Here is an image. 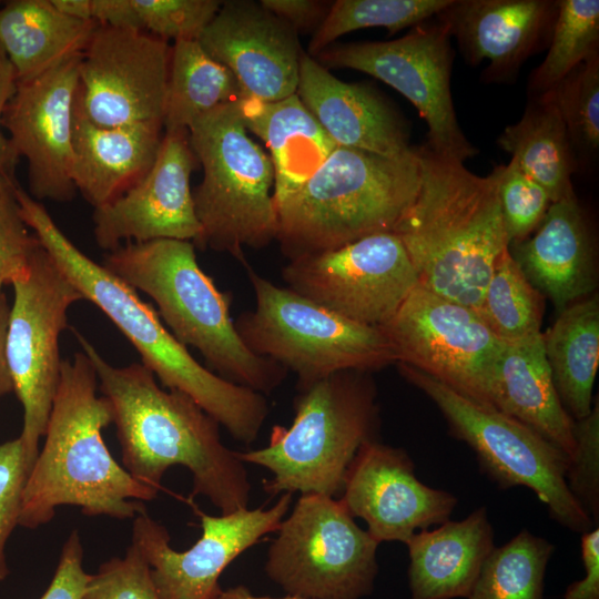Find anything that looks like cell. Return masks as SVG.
<instances>
[{"instance_id":"obj_50","label":"cell","mask_w":599,"mask_h":599,"mask_svg":"<svg viewBox=\"0 0 599 599\" xmlns=\"http://www.w3.org/2000/svg\"><path fill=\"white\" fill-rule=\"evenodd\" d=\"M63 14L79 20H90V0H51Z\"/></svg>"},{"instance_id":"obj_37","label":"cell","mask_w":599,"mask_h":599,"mask_svg":"<svg viewBox=\"0 0 599 599\" xmlns=\"http://www.w3.org/2000/svg\"><path fill=\"white\" fill-rule=\"evenodd\" d=\"M566 125L573 155L593 159L599 149V53L548 91Z\"/></svg>"},{"instance_id":"obj_38","label":"cell","mask_w":599,"mask_h":599,"mask_svg":"<svg viewBox=\"0 0 599 599\" xmlns=\"http://www.w3.org/2000/svg\"><path fill=\"white\" fill-rule=\"evenodd\" d=\"M498 196L508 244L529 236L552 203L546 190L524 173L514 159L504 164Z\"/></svg>"},{"instance_id":"obj_4","label":"cell","mask_w":599,"mask_h":599,"mask_svg":"<svg viewBox=\"0 0 599 599\" xmlns=\"http://www.w3.org/2000/svg\"><path fill=\"white\" fill-rule=\"evenodd\" d=\"M20 215L68 275L83 300L102 311L126 337L161 384L195 400L237 441L251 445L268 415L265 395L231 383L202 366L164 326L138 292L80 251L44 205L13 187Z\"/></svg>"},{"instance_id":"obj_43","label":"cell","mask_w":599,"mask_h":599,"mask_svg":"<svg viewBox=\"0 0 599 599\" xmlns=\"http://www.w3.org/2000/svg\"><path fill=\"white\" fill-rule=\"evenodd\" d=\"M0 189V300L2 287L12 284L28 268L41 242L20 215L12 183Z\"/></svg>"},{"instance_id":"obj_1","label":"cell","mask_w":599,"mask_h":599,"mask_svg":"<svg viewBox=\"0 0 599 599\" xmlns=\"http://www.w3.org/2000/svg\"><path fill=\"white\" fill-rule=\"evenodd\" d=\"M73 333L110 404L125 470L159 493L165 473L180 465L191 473V497H205L220 514L248 508L246 466L222 441L220 424L186 394L162 388L143 364L113 366Z\"/></svg>"},{"instance_id":"obj_5","label":"cell","mask_w":599,"mask_h":599,"mask_svg":"<svg viewBox=\"0 0 599 599\" xmlns=\"http://www.w3.org/2000/svg\"><path fill=\"white\" fill-rule=\"evenodd\" d=\"M102 265L151 297L172 335L196 348L216 375L265 396L284 382L287 370L254 354L240 337L232 297L200 267L192 242H129L110 251Z\"/></svg>"},{"instance_id":"obj_34","label":"cell","mask_w":599,"mask_h":599,"mask_svg":"<svg viewBox=\"0 0 599 599\" xmlns=\"http://www.w3.org/2000/svg\"><path fill=\"white\" fill-rule=\"evenodd\" d=\"M554 551L549 540L521 529L491 550L467 599H544Z\"/></svg>"},{"instance_id":"obj_25","label":"cell","mask_w":599,"mask_h":599,"mask_svg":"<svg viewBox=\"0 0 599 599\" xmlns=\"http://www.w3.org/2000/svg\"><path fill=\"white\" fill-rule=\"evenodd\" d=\"M162 125L100 126L84 113L78 93L72 113L73 183L93 209L141 181L162 142Z\"/></svg>"},{"instance_id":"obj_31","label":"cell","mask_w":599,"mask_h":599,"mask_svg":"<svg viewBox=\"0 0 599 599\" xmlns=\"http://www.w3.org/2000/svg\"><path fill=\"white\" fill-rule=\"evenodd\" d=\"M498 145L542 186L552 203L576 197L571 175L577 162L561 114L550 92L531 95L520 120L507 125Z\"/></svg>"},{"instance_id":"obj_32","label":"cell","mask_w":599,"mask_h":599,"mask_svg":"<svg viewBox=\"0 0 599 599\" xmlns=\"http://www.w3.org/2000/svg\"><path fill=\"white\" fill-rule=\"evenodd\" d=\"M237 80L197 40L175 41L164 103V131L187 130L200 116L238 99Z\"/></svg>"},{"instance_id":"obj_26","label":"cell","mask_w":599,"mask_h":599,"mask_svg":"<svg viewBox=\"0 0 599 599\" xmlns=\"http://www.w3.org/2000/svg\"><path fill=\"white\" fill-rule=\"evenodd\" d=\"M408 550L410 599H467L495 548L485 506L461 520H447L414 534Z\"/></svg>"},{"instance_id":"obj_28","label":"cell","mask_w":599,"mask_h":599,"mask_svg":"<svg viewBox=\"0 0 599 599\" xmlns=\"http://www.w3.org/2000/svg\"><path fill=\"white\" fill-rule=\"evenodd\" d=\"M237 104L246 130L261 138L274 169V201L294 194L337 148L297 94L265 102L241 95Z\"/></svg>"},{"instance_id":"obj_13","label":"cell","mask_w":599,"mask_h":599,"mask_svg":"<svg viewBox=\"0 0 599 599\" xmlns=\"http://www.w3.org/2000/svg\"><path fill=\"white\" fill-rule=\"evenodd\" d=\"M314 59L326 69L368 73L402 93L426 122L432 151L461 162L478 152L457 122L450 91L454 51L440 20L418 23L396 40L334 42Z\"/></svg>"},{"instance_id":"obj_44","label":"cell","mask_w":599,"mask_h":599,"mask_svg":"<svg viewBox=\"0 0 599 599\" xmlns=\"http://www.w3.org/2000/svg\"><path fill=\"white\" fill-rule=\"evenodd\" d=\"M83 568V547L78 530L67 538L53 578L40 599H82L90 579Z\"/></svg>"},{"instance_id":"obj_30","label":"cell","mask_w":599,"mask_h":599,"mask_svg":"<svg viewBox=\"0 0 599 599\" xmlns=\"http://www.w3.org/2000/svg\"><path fill=\"white\" fill-rule=\"evenodd\" d=\"M544 349L559 399L573 420L593 406L599 364V300L582 298L561 312L542 333Z\"/></svg>"},{"instance_id":"obj_23","label":"cell","mask_w":599,"mask_h":599,"mask_svg":"<svg viewBox=\"0 0 599 599\" xmlns=\"http://www.w3.org/2000/svg\"><path fill=\"white\" fill-rule=\"evenodd\" d=\"M296 94L337 146L386 158L414 152L399 113L375 90L344 82L303 52Z\"/></svg>"},{"instance_id":"obj_20","label":"cell","mask_w":599,"mask_h":599,"mask_svg":"<svg viewBox=\"0 0 599 599\" xmlns=\"http://www.w3.org/2000/svg\"><path fill=\"white\" fill-rule=\"evenodd\" d=\"M339 501L363 519L378 542L406 544L417 531L449 520L457 498L423 484L406 450L382 441L364 444L354 457Z\"/></svg>"},{"instance_id":"obj_11","label":"cell","mask_w":599,"mask_h":599,"mask_svg":"<svg viewBox=\"0 0 599 599\" xmlns=\"http://www.w3.org/2000/svg\"><path fill=\"white\" fill-rule=\"evenodd\" d=\"M378 545L338 498L300 495L276 530L264 571L287 595L362 599L375 587Z\"/></svg>"},{"instance_id":"obj_33","label":"cell","mask_w":599,"mask_h":599,"mask_svg":"<svg viewBox=\"0 0 599 599\" xmlns=\"http://www.w3.org/2000/svg\"><path fill=\"white\" fill-rule=\"evenodd\" d=\"M477 313L504 344L542 333L544 295L525 276L508 247L494 266Z\"/></svg>"},{"instance_id":"obj_29","label":"cell","mask_w":599,"mask_h":599,"mask_svg":"<svg viewBox=\"0 0 599 599\" xmlns=\"http://www.w3.org/2000/svg\"><path fill=\"white\" fill-rule=\"evenodd\" d=\"M98 27L61 13L51 0H10L0 8V47L17 82H27L82 54Z\"/></svg>"},{"instance_id":"obj_12","label":"cell","mask_w":599,"mask_h":599,"mask_svg":"<svg viewBox=\"0 0 599 599\" xmlns=\"http://www.w3.org/2000/svg\"><path fill=\"white\" fill-rule=\"evenodd\" d=\"M12 286L6 356L23 409L19 438L33 465L60 382L59 338L69 308L83 296L42 244Z\"/></svg>"},{"instance_id":"obj_45","label":"cell","mask_w":599,"mask_h":599,"mask_svg":"<svg viewBox=\"0 0 599 599\" xmlns=\"http://www.w3.org/2000/svg\"><path fill=\"white\" fill-rule=\"evenodd\" d=\"M260 3L292 27L296 33L315 32L331 7L329 2L316 0H261Z\"/></svg>"},{"instance_id":"obj_49","label":"cell","mask_w":599,"mask_h":599,"mask_svg":"<svg viewBox=\"0 0 599 599\" xmlns=\"http://www.w3.org/2000/svg\"><path fill=\"white\" fill-rule=\"evenodd\" d=\"M10 306L3 294L0 300V399L13 392V383L9 372L6 356V339Z\"/></svg>"},{"instance_id":"obj_46","label":"cell","mask_w":599,"mask_h":599,"mask_svg":"<svg viewBox=\"0 0 599 599\" xmlns=\"http://www.w3.org/2000/svg\"><path fill=\"white\" fill-rule=\"evenodd\" d=\"M581 560L585 575L571 582L562 599H599V528L581 534Z\"/></svg>"},{"instance_id":"obj_6","label":"cell","mask_w":599,"mask_h":599,"mask_svg":"<svg viewBox=\"0 0 599 599\" xmlns=\"http://www.w3.org/2000/svg\"><path fill=\"white\" fill-rule=\"evenodd\" d=\"M420 159L386 158L337 146L317 171L277 205L276 241L290 261L393 232L420 185Z\"/></svg>"},{"instance_id":"obj_18","label":"cell","mask_w":599,"mask_h":599,"mask_svg":"<svg viewBox=\"0 0 599 599\" xmlns=\"http://www.w3.org/2000/svg\"><path fill=\"white\" fill-rule=\"evenodd\" d=\"M81 55L44 74L17 83L2 125L17 158L28 167L29 194L37 201H71L73 183L72 113Z\"/></svg>"},{"instance_id":"obj_15","label":"cell","mask_w":599,"mask_h":599,"mask_svg":"<svg viewBox=\"0 0 599 599\" xmlns=\"http://www.w3.org/2000/svg\"><path fill=\"white\" fill-rule=\"evenodd\" d=\"M282 276L303 297L373 327L386 325L418 285L406 248L393 232L291 260Z\"/></svg>"},{"instance_id":"obj_9","label":"cell","mask_w":599,"mask_h":599,"mask_svg":"<svg viewBox=\"0 0 599 599\" xmlns=\"http://www.w3.org/2000/svg\"><path fill=\"white\" fill-rule=\"evenodd\" d=\"M255 308L235 322L244 344L293 372L297 390L339 372H372L397 362L380 327L341 316L247 266Z\"/></svg>"},{"instance_id":"obj_17","label":"cell","mask_w":599,"mask_h":599,"mask_svg":"<svg viewBox=\"0 0 599 599\" xmlns=\"http://www.w3.org/2000/svg\"><path fill=\"white\" fill-rule=\"evenodd\" d=\"M171 50L146 31L99 24L79 67L87 116L100 126H163Z\"/></svg>"},{"instance_id":"obj_8","label":"cell","mask_w":599,"mask_h":599,"mask_svg":"<svg viewBox=\"0 0 599 599\" xmlns=\"http://www.w3.org/2000/svg\"><path fill=\"white\" fill-rule=\"evenodd\" d=\"M187 130L203 169L192 191L202 227L196 246L229 253L246 265L244 247L262 248L277 234L271 158L248 136L237 99L197 118Z\"/></svg>"},{"instance_id":"obj_21","label":"cell","mask_w":599,"mask_h":599,"mask_svg":"<svg viewBox=\"0 0 599 599\" xmlns=\"http://www.w3.org/2000/svg\"><path fill=\"white\" fill-rule=\"evenodd\" d=\"M197 41L233 73L242 95L273 102L296 93L297 33L260 1H222Z\"/></svg>"},{"instance_id":"obj_40","label":"cell","mask_w":599,"mask_h":599,"mask_svg":"<svg viewBox=\"0 0 599 599\" xmlns=\"http://www.w3.org/2000/svg\"><path fill=\"white\" fill-rule=\"evenodd\" d=\"M575 448L568 460L566 484L573 498L598 526L599 522V404L588 416L573 422Z\"/></svg>"},{"instance_id":"obj_42","label":"cell","mask_w":599,"mask_h":599,"mask_svg":"<svg viewBox=\"0 0 599 599\" xmlns=\"http://www.w3.org/2000/svg\"><path fill=\"white\" fill-rule=\"evenodd\" d=\"M32 463L19 437L0 444V581L9 573L6 545L19 525L22 497Z\"/></svg>"},{"instance_id":"obj_10","label":"cell","mask_w":599,"mask_h":599,"mask_svg":"<svg viewBox=\"0 0 599 599\" xmlns=\"http://www.w3.org/2000/svg\"><path fill=\"white\" fill-rule=\"evenodd\" d=\"M398 368L436 404L450 434L474 450L480 470L499 488H529L549 516L573 532L597 527L568 489V457L562 451L495 407L460 395L414 367L398 363Z\"/></svg>"},{"instance_id":"obj_35","label":"cell","mask_w":599,"mask_h":599,"mask_svg":"<svg viewBox=\"0 0 599 599\" xmlns=\"http://www.w3.org/2000/svg\"><path fill=\"white\" fill-rule=\"evenodd\" d=\"M599 53V1L560 0L548 52L529 79L530 95L552 90L569 72Z\"/></svg>"},{"instance_id":"obj_47","label":"cell","mask_w":599,"mask_h":599,"mask_svg":"<svg viewBox=\"0 0 599 599\" xmlns=\"http://www.w3.org/2000/svg\"><path fill=\"white\" fill-rule=\"evenodd\" d=\"M14 70L0 47V189L9 185L13 180V169L18 158L12 151L10 141L2 132V119L7 103L17 89Z\"/></svg>"},{"instance_id":"obj_3","label":"cell","mask_w":599,"mask_h":599,"mask_svg":"<svg viewBox=\"0 0 599 599\" xmlns=\"http://www.w3.org/2000/svg\"><path fill=\"white\" fill-rule=\"evenodd\" d=\"M95 370L83 352L63 359L44 443L26 483L19 525L35 529L60 506L85 516L134 518L158 491L135 480L109 451L102 432L112 423L99 396Z\"/></svg>"},{"instance_id":"obj_2","label":"cell","mask_w":599,"mask_h":599,"mask_svg":"<svg viewBox=\"0 0 599 599\" xmlns=\"http://www.w3.org/2000/svg\"><path fill=\"white\" fill-rule=\"evenodd\" d=\"M417 150L419 190L393 233L406 248L418 285L477 311L508 247L498 196L504 164L479 176L427 145Z\"/></svg>"},{"instance_id":"obj_7","label":"cell","mask_w":599,"mask_h":599,"mask_svg":"<svg viewBox=\"0 0 599 599\" xmlns=\"http://www.w3.org/2000/svg\"><path fill=\"white\" fill-rule=\"evenodd\" d=\"M288 428L275 426L265 447L236 451L268 470L263 490L338 498L358 449L378 439L376 388L365 372H339L298 389Z\"/></svg>"},{"instance_id":"obj_27","label":"cell","mask_w":599,"mask_h":599,"mask_svg":"<svg viewBox=\"0 0 599 599\" xmlns=\"http://www.w3.org/2000/svg\"><path fill=\"white\" fill-rule=\"evenodd\" d=\"M491 402L493 407L535 430L569 460L575 448V420L557 394L542 333L502 345L494 368Z\"/></svg>"},{"instance_id":"obj_24","label":"cell","mask_w":599,"mask_h":599,"mask_svg":"<svg viewBox=\"0 0 599 599\" xmlns=\"http://www.w3.org/2000/svg\"><path fill=\"white\" fill-rule=\"evenodd\" d=\"M532 233L508 244L532 286L558 312L592 295L597 287L595 246L577 196L551 203Z\"/></svg>"},{"instance_id":"obj_48","label":"cell","mask_w":599,"mask_h":599,"mask_svg":"<svg viewBox=\"0 0 599 599\" xmlns=\"http://www.w3.org/2000/svg\"><path fill=\"white\" fill-rule=\"evenodd\" d=\"M90 19L100 26L143 30L132 0H90Z\"/></svg>"},{"instance_id":"obj_51","label":"cell","mask_w":599,"mask_h":599,"mask_svg":"<svg viewBox=\"0 0 599 599\" xmlns=\"http://www.w3.org/2000/svg\"><path fill=\"white\" fill-rule=\"evenodd\" d=\"M221 599H308L300 596L286 595L281 598L267 597V596H257L254 595L246 586L237 585L229 589H223L221 593Z\"/></svg>"},{"instance_id":"obj_41","label":"cell","mask_w":599,"mask_h":599,"mask_svg":"<svg viewBox=\"0 0 599 599\" xmlns=\"http://www.w3.org/2000/svg\"><path fill=\"white\" fill-rule=\"evenodd\" d=\"M82 599H161L151 569L141 551L131 544L123 557L103 562L90 576Z\"/></svg>"},{"instance_id":"obj_39","label":"cell","mask_w":599,"mask_h":599,"mask_svg":"<svg viewBox=\"0 0 599 599\" xmlns=\"http://www.w3.org/2000/svg\"><path fill=\"white\" fill-rule=\"evenodd\" d=\"M143 30L165 41L197 40L221 8L219 0H132Z\"/></svg>"},{"instance_id":"obj_22","label":"cell","mask_w":599,"mask_h":599,"mask_svg":"<svg viewBox=\"0 0 599 599\" xmlns=\"http://www.w3.org/2000/svg\"><path fill=\"white\" fill-rule=\"evenodd\" d=\"M557 11L554 0H453L436 18L469 64L489 61L486 82H504L549 44Z\"/></svg>"},{"instance_id":"obj_36","label":"cell","mask_w":599,"mask_h":599,"mask_svg":"<svg viewBox=\"0 0 599 599\" xmlns=\"http://www.w3.org/2000/svg\"><path fill=\"white\" fill-rule=\"evenodd\" d=\"M453 0H337L314 32L308 55L315 58L341 35L369 27H384L388 33L414 27L437 16Z\"/></svg>"},{"instance_id":"obj_19","label":"cell","mask_w":599,"mask_h":599,"mask_svg":"<svg viewBox=\"0 0 599 599\" xmlns=\"http://www.w3.org/2000/svg\"><path fill=\"white\" fill-rule=\"evenodd\" d=\"M196 163L189 130L166 131L146 175L113 202L94 209L98 246L113 251L122 243L162 238L190 241L196 246L202 227L190 187Z\"/></svg>"},{"instance_id":"obj_14","label":"cell","mask_w":599,"mask_h":599,"mask_svg":"<svg viewBox=\"0 0 599 599\" xmlns=\"http://www.w3.org/2000/svg\"><path fill=\"white\" fill-rule=\"evenodd\" d=\"M380 328L397 364L414 367L458 394L493 407L494 368L504 343L476 309L417 285Z\"/></svg>"},{"instance_id":"obj_16","label":"cell","mask_w":599,"mask_h":599,"mask_svg":"<svg viewBox=\"0 0 599 599\" xmlns=\"http://www.w3.org/2000/svg\"><path fill=\"white\" fill-rule=\"evenodd\" d=\"M292 501L293 494L285 493L268 508H243L219 516L193 506L202 534L184 551L171 547L166 527L144 510L133 518L131 544L149 564L161 599H221L223 571L266 535L276 532Z\"/></svg>"}]
</instances>
